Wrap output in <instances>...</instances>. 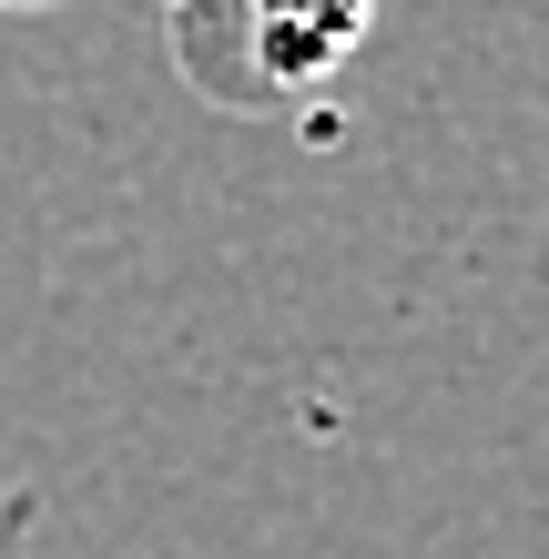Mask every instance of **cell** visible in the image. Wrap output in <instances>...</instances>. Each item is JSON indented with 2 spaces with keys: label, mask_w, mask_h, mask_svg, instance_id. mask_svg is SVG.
I'll return each instance as SVG.
<instances>
[{
  "label": "cell",
  "mask_w": 549,
  "mask_h": 559,
  "mask_svg": "<svg viewBox=\"0 0 549 559\" xmlns=\"http://www.w3.org/2000/svg\"><path fill=\"white\" fill-rule=\"evenodd\" d=\"M0 11H61V0H0Z\"/></svg>",
  "instance_id": "cell-2"
},
{
  "label": "cell",
  "mask_w": 549,
  "mask_h": 559,
  "mask_svg": "<svg viewBox=\"0 0 549 559\" xmlns=\"http://www.w3.org/2000/svg\"><path fill=\"white\" fill-rule=\"evenodd\" d=\"M367 31H377V0H164L174 72L214 112H285L326 92Z\"/></svg>",
  "instance_id": "cell-1"
}]
</instances>
